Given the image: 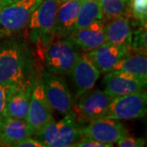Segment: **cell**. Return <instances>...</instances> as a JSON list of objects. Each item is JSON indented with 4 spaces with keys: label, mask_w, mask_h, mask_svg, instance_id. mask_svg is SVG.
Returning a JSON list of instances; mask_svg holds the SVG:
<instances>
[{
    "label": "cell",
    "mask_w": 147,
    "mask_h": 147,
    "mask_svg": "<svg viewBox=\"0 0 147 147\" xmlns=\"http://www.w3.org/2000/svg\"><path fill=\"white\" fill-rule=\"evenodd\" d=\"M100 71L85 53L79 54L69 74L73 82L76 98H79L84 92L94 88L100 77Z\"/></svg>",
    "instance_id": "12"
},
{
    "label": "cell",
    "mask_w": 147,
    "mask_h": 147,
    "mask_svg": "<svg viewBox=\"0 0 147 147\" xmlns=\"http://www.w3.org/2000/svg\"><path fill=\"white\" fill-rule=\"evenodd\" d=\"M16 0H0V9L7 5H9Z\"/></svg>",
    "instance_id": "28"
},
{
    "label": "cell",
    "mask_w": 147,
    "mask_h": 147,
    "mask_svg": "<svg viewBox=\"0 0 147 147\" xmlns=\"http://www.w3.org/2000/svg\"><path fill=\"white\" fill-rule=\"evenodd\" d=\"M34 135L26 119L5 115L0 118V146L12 147L16 142Z\"/></svg>",
    "instance_id": "17"
},
{
    "label": "cell",
    "mask_w": 147,
    "mask_h": 147,
    "mask_svg": "<svg viewBox=\"0 0 147 147\" xmlns=\"http://www.w3.org/2000/svg\"><path fill=\"white\" fill-rule=\"evenodd\" d=\"M31 89L32 81L12 86L6 100L4 115L15 119H26Z\"/></svg>",
    "instance_id": "15"
},
{
    "label": "cell",
    "mask_w": 147,
    "mask_h": 147,
    "mask_svg": "<svg viewBox=\"0 0 147 147\" xmlns=\"http://www.w3.org/2000/svg\"><path fill=\"white\" fill-rule=\"evenodd\" d=\"M79 98L76 109L79 117L85 121H92L104 117L114 97L104 90L91 89Z\"/></svg>",
    "instance_id": "11"
},
{
    "label": "cell",
    "mask_w": 147,
    "mask_h": 147,
    "mask_svg": "<svg viewBox=\"0 0 147 147\" xmlns=\"http://www.w3.org/2000/svg\"><path fill=\"white\" fill-rule=\"evenodd\" d=\"M82 136L113 146L114 143L128 136V131L119 119L100 118L90 121L88 126L82 127Z\"/></svg>",
    "instance_id": "9"
},
{
    "label": "cell",
    "mask_w": 147,
    "mask_h": 147,
    "mask_svg": "<svg viewBox=\"0 0 147 147\" xmlns=\"http://www.w3.org/2000/svg\"><path fill=\"white\" fill-rule=\"evenodd\" d=\"M42 81L47 101L53 110L64 115L71 112L74 100L62 75L44 70Z\"/></svg>",
    "instance_id": "6"
},
{
    "label": "cell",
    "mask_w": 147,
    "mask_h": 147,
    "mask_svg": "<svg viewBox=\"0 0 147 147\" xmlns=\"http://www.w3.org/2000/svg\"><path fill=\"white\" fill-rule=\"evenodd\" d=\"M110 20L107 24H105L106 42L131 50L132 30L130 18L127 16H120Z\"/></svg>",
    "instance_id": "18"
},
{
    "label": "cell",
    "mask_w": 147,
    "mask_h": 147,
    "mask_svg": "<svg viewBox=\"0 0 147 147\" xmlns=\"http://www.w3.org/2000/svg\"><path fill=\"white\" fill-rule=\"evenodd\" d=\"M117 146L119 147H143L146 146V140L140 137L127 136L117 142Z\"/></svg>",
    "instance_id": "24"
},
{
    "label": "cell",
    "mask_w": 147,
    "mask_h": 147,
    "mask_svg": "<svg viewBox=\"0 0 147 147\" xmlns=\"http://www.w3.org/2000/svg\"><path fill=\"white\" fill-rule=\"evenodd\" d=\"M72 42L84 52H88L106 42L105 22L97 20L87 26L74 30L68 37Z\"/></svg>",
    "instance_id": "14"
},
{
    "label": "cell",
    "mask_w": 147,
    "mask_h": 147,
    "mask_svg": "<svg viewBox=\"0 0 147 147\" xmlns=\"http://www.w3.org/2000/svg\"><path fill=\"white\" fill-rule=\"evenodd\" d=\"M81 1L68 0L59 5L54 24V35L59 38H66L76 29Z\"/></svg>",
    "instance_id": "16"
},
{
    "label": "cell",
    "mask_w": 147,
    "mask_h": 147,
    "mask_svg": "<svg viewBox=\"0 0 147 147\" xmlns=\"http://www.w3.org/2000/svg\"><path fill=\"white\" fill-rule=\"evenodd\" d=\"M11 88V86L0 85V118L4 116L6 100H7V97Z\"/></svg>",
    "instance_id": "27"
},
{
    "label": "cell",
    "mask_w": 147,
    "mask_h": 147,
    "mask_svg": "<svg viewBox=\"0 0 147 147\" xmlns=\"http://www.w3.org/2000/svg\"><path fill=\"white\" fill-rule=\"evenodd\" d=\"M74 146L75 147H110V145L108 144H105V143H102V142H98V141H96L92 138H90V137H84L82 136L80 137L78 142H76Z\"/></svg>",
    "instance_id": "25"
},
{
    "label": "cell",
    "mask_w": 147,
    "mask_h": 147,
    "mask_svg": "<svg viewBox=\"0 0 147 147\" xmlns=\"http://www.w3.org/2000/svg\"><path fill=\"white\" fill-rule=\"evenodd\" d=\"M146 26H138L132 31L131 50L135 53L146 55Z\"/></svg>",
    "instance_id": "23"
},
{
    "label": "cell",
    "mask_w": 147,
    "mask_h": 147,
    "mask_svg": "<svg viewBox=\"0 0 147 147\" xmlns=\"http://www.w3.org/2000/svg\"><path fill=\"white\" fill-rule=\"evenodd\" d=\"M113 70L127 72L147 80L146 55L137 53L131 55L127 54L116 64Z\"/></svg>",
    "instance_id": "19"
},
{
    "label": "cell",
    "mask_w": 147,
    "mask_h": 147,
    "mask_svg": "<svg viewBox=\"0 0 147 147\" xmlns=\"http://www.w3.org/2000/svg\"><path fill=\"white\" fill-rule=\"evenodd\" d=\"M60 0H43L28 22L29 37L34 43L47 44L54 36V24Z\"/></svg>",
    "instance_id": "4"
},
{
    "label": "cell",
    "mask_w": 147,
    "mask_h": 147,
    "mask_svg": "<svg viewBox=\"0 0 147 147\" xmlns=\"http://www.w3.org/2000/svg\"><path fill=\"white\" fill-rule=\"evenodd\" d=\"M128 17L133 19L137 26H146L147 0H129Z\"/></svg>",
    "instance_id": "22"
},
{
    "label": "cell",
    "mask_w": 147,
    "mask_h": 147,
    "mask_svg": "<svg viewBox=\"0 0 147 147\" xmlns=\"http://www.w3.org/2000/svg\"><path fill=\"white\" fill-rule=\"evenodd\" d=\"M61 2H65V1H68V0H60Z\"/></svg>",
    "instance_id": "29"
},
{
    "label": "cell",
    "mask_w": 147,
    "mask_h": 147,
    "mask_svg": "<svg viewBox=\"0 0 147 147\" xmlns=\"http://www.w3.org/2000/svg\"><path fill=\"white\" fill-rule=\"evenodd\" d=\"M103 15L108 19L117 16H128L129 0H100Z\"/></svg>",
    "instance_id": "21"
},
{
    "label": "cell",
    "mask_w": 147,
    "mask_h": 147,
    "mask_svg": "<svg viewBox=\"0 0 147 147\" xmlns=\"http://www.w3.org/2000/svg\"><path fill=\"white\" fill-rule=\"evenodd\" d=\"M104 18L100 0H82L78 13L76 29ZM75 29V30H76Z\"/></svg>",
    "instance_id": "20"
},
{
    "label": "cell",
    "mask_w": 147,
    "mask_h": 147,
    "mask_svg": "<svg viewBox=\"0 0 147 147\" xmlns=\"http://www.w3.org/2000/svg\"><path fill=\"white\" fill-rule=\"evenodd\" d=\"M130 51L126 47H119L105 42L93 50L86 52L85 55L100 73L106 74L112 71L116 64L129 54Z\"/></svg>",
    "instance_id": "13"
},
{
    "label": "cell",
    "mask_w": 147,
    "mask_h": 147,
    "mask_svg": "<svg viewBox=\"0 0 147 147\" xmlns=\"http://www.w3.org/2000/svg\"><path fill=\"white\" fill-rule=\"evenodd\" d=\"M146 84L147 80L120 70L106 73L102 81L104 91L112 97L142 91L146 87Z\"/></svg>",
    "instance_id": "10"
},
{
    "label": "cell",
    "mask_w": 147,
    "mask_h": 147,
    "mask_svg": "<svg viewBox=\"0 0 147 147\" xmlns=\"http://www.w3.org/2000/svg\"><path fill=\"white\" fill-rule=\"evenodd\" d=\"M43 0H16L0 9V38L13 36L27 26L33 12Z\"/></svg>",
    "instance_id": "3"
},
{
    "label": "cell",
    "mask_w": 147,
    "mask_h": 147,
    "mask_svg": "<svg viewBox=\"0 0 147 147\" xmlns=\"http://www.w3.org/2000/svg\"><path fill=\"white\" fill-rule=\"evenodd\" d=\"M147 93L139 91L133 93L116 96L111 100L103 118L115 119H135L146 115Z\"/></svg>",
    "instance_id": "7"
},
{
    "label": "cell",
    "mask_w": 147,
    "mask_h": 147,
    "mask_svg": "<svg viewBox=\"0 0 147 147\" xmlns=\"http://www.w3.org/2000/svg\"><path fill=\"white\" fill-rule=\"evenodd\" d=\"M12 147H45L42 142L32 137H26L16 142Z\"/></svg>",
    "instance_id": "26"
},
{
    "label": "cell",
    "mask_w": 147,
    "mask_h": 147,
    "mask_svg": "<svg viewBox=\"0 0 147 147\" xmlns=\"http://www.w3.org/2000/svg\"><path fill=\"white\" fill-rule=\"evenodd\" d=\"M46 147H70L82 137V127L73 110L62 119L53 120L34 135Z\"/></svg>",
    "instance_id": "2"
},
{
    "label": "cell",
    "mask_w": 147,
    "mask_h": 147,
    "mask_svg": "<svg viewBox=\"0 0 147 147\" xmlns=\"http://www.w3.org/2000/svg\"><path fill=\"white\" fill-rule=\"evenodd\" d=\"M34 57L26 42L12 36L0 42V85L16 86L33 79Z\"/></svg>",
    "instance_id": "1"
},
{
    "label": "cell",
    "mask_w": 147,
    "mask_h": 147,
    "mask_svg": "<svg viewBox=\"0 0 147 147\" xmlns=\"http://www.w3.org/2000/svg\"><path fill=\"white\" fill-rule=\"evenodd\" d=\"M53 120H54L53 108L49 105L44 92L42 78L32 80L31 95L26 121L35 134Z\"/></svg>",
    "instance_id": "8"
},
{
    "label": "cell",
    "mask_w": 147,
    "mask_h": 147,
    "mask_svg": "<svg viewBox=\"0 0 147 147\" xmlns=\"http://www.w3.org/2000/svg\"><path fill=\"white\" fill-rule=\"evenodd\" d=\"M79 56L78 47L69 38H60L52 43L46 52L47 70L59 75H69Z\"/></svg>",
    "instance_id": "5"
}]
</instances>
